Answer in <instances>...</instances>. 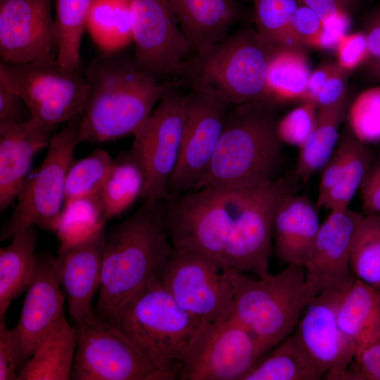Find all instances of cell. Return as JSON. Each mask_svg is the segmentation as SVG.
Wrapping results in <instances>:
<instances>
[{
  "label": "cell",
  "mask_w": 380,
  "mask_h": 380,
  "mask_svg": "<svg viewBox=\"0 0 380 380\" xmlns=\"http://www.w3.org/2000/svg\"><path fill=\"white\" fill-rule=\"evenodd\" d=\"M145 175L139 154L132 146L113 160L110 174L100 192L106 220L126 211L141 197Z\"/></svg>",
  "instance_id": "29"
},
{
  "label": "cell",
  "mask_w": 380,
  "mask_h": 380,
  "mask_svg": "<svg viewBox=\"0 0 380 380\" xmlns=\"http://www.w3.org/2000/svg\"><path fill=\"white\" fill-rule=\"evenodd\" d=\"M169 89L155 110L133 134V146L143 165L145 184L141 198L167 201L179 161L184 126V96Z\"/></svg>",
  "instance_id": "14"
},
{
  "label": "cell",
  "mask_w": 380,
  "mask_h": 380,
  "mask_svg": "<svg viewBox=\"0 0 380 380\" xmlns=\"http://www.w3.org/2000/svg\"><path fill=\"white\" fill-rule=\"evenodd\" d=\"M247 1H252V2H253V1H254V0H247Z\"/></svg>",
  "instance_id": "54"
},
{
  "label": "cell",
  "mask_w": 380,
  "mask_h": 380,
  "mask_svg": "<svg viewBox=\"0 0 380 380\" xmlns=\"http://www.w3.org/2000/svg\"><path fill=\"white\" fill-rule=\"evenodd\" d=\"M165 201L144 200L139 210L106 235L95 314L108 321L132 296L162 279L173 247Z\"/></svg>",
  "instance_id": "1"
},
{
  "label": "cell",
  "mask_w": 380,
  "mask_h": 380,
  "mask_svg": "<svg viewBox=\"0 0 380 380\" xmlns=\"http://www.w3.org/2000/svg\"><path fill=\"white\" fill-rule=\"evenodd\" d=\"M344 291H328L308 302L292 335L322 377L344 380L354 354L337 320Z\"/></svg>",
  "instance_id": "17"
},
{
  "label": "cell",
  "mask_w": 380,
  "mask_h": 380,
  "mask_svg": "<svg viewBox=\"0 0 380 380\" xmlns=\"http://www.w3.org/2000/svg\"><path fill=\"white\" fill-rule=\"evenodd\" d=\"M227 271L234 290L231 313L252 334L261 356L291 334L310 299L304 267L288 265L258 279Z\"/></svg>",
  "instance_id": "5"
},
{
  "label": "cell",
  "mask_w": 380,
  "mask_h": 380,
  "mask_svg": "<svg viewBox=\"0 0 380 380\" xmlns=\"http://www.w3.org/2000/svg\"><path fill=\"white\" fill-rule=\"evenodd\" d=\"M350 103L349 90L336 102L317 109V122L306 141L299 148L294 174L307 182L326 165L339 139V128Z\"/></svg>",
  "instance_id": "27"
},
{
  "label": "cell",
  "mask_w": 380,
  "mask_h": 380,
  "mask_svg": "<svg viewBox=\"0 0 380 380\" xmlns=\"http://www.w3.org/2000/svg\"><path fill=\"white\" fill-rule=\"evenodd\" d=\"M121 331L168 380L203 322L184 310L161 279L127 299L107 321Z\"/></svg>",
  "instance_id": "4"
},
{
  "label": "cell",
  "mask_w": 380,
  "mask_h": 380,
  "mask_svg": "<svg viewBox=\"0 0 380 380\" xmlns=\"http://www.w3.org/2000/svg\"><path fill=\"white\" fill-rule=\"evenodd\" d=\"M77 347L71 379L168 380L117 328L96 314L76 322Z\"/></svg>",
  "instance_id": "12"
},
{
  "label": "cell",
  "mask_w": 380,
  "mask_h": 380,
  "mask_svg": "<svg viewBox=\"0 0 380 380\" xmlns=\"http://www.w3.org/2000/svg\"><path fill=\"white\" fill-rule=\"evenodd\" d=\"M353 276L380 291V214L362 217L350 249Z\"/></svg>",
  "instance_id": "34"
},
{
  "label": "cell",
  "mask_w": 380,
  "mask_h": 380,
  "mask_svg": "<svg viewBox=\"0 0 380 380\" xmlns=\"http://www.w3.org/2000/svg\"><path fill=\"white\" fill-rule=\"evenodd\" d=\"M346 117L348 127L360 141H380V86L367 89L350 102Z\"/></svg>",
  "instance_id": "39"
},
{
  "label": "cell",
  "mask_w": 380,
  "mask_h": 380,
  "mask_svg": "<svg viewBox=\"0 0 380 380\" xmlns=\"http://www.w3.org/2000/svg\"><path fill=\"white\" fill-rule=\"evenodd\" d=\"M93 0H56L54 19L57 61L73 68L82 63L80 46Z\"/></svg>",
  "instance_id": "33"
},
{
  "label": "cell",
  "mask_w": 380,
  "mask_h": 380,
  "mask_svg": "<svg viewBox=\"0 0 380 380\" xmlns=\"http://www.w3.org/2000/svg\"><path fill=\"white\" fill-rule=\"evenodd\" d=\"M362 31L369 46L367 59L362 65L365 77L373 82H380V2L366 17Z\"/></svg>",
  "instance_id": "44"
},
{
  "label": "cell",
  "mask_w": 380,
  "mask_h": 380,
  "mask_svg": "<svg viewBox=\"0 0 380 380\" xmlns=\"http://www.w3.org/2000/svg\"><path fill=\"white\" fill-rule=\"evenodd\" d=\"M37 234L34 226L17 232L11 242L0 249V317L11 302L27 289L34 270Z\"/></svg>",
  "instance_id": "28"
},
{
  "label": "cell",
  "mask_w": 380,
  "mask_h": 380,
  "mask_svg": "<svg viewBox=\"0 0 380 380\" xmlns=\"http://www.w3.org/2000/svg\"><path fill=\"white\" fill-rule=\"evenodd\" d=\"M231 104L215 92L192 88L184 96L180 156L170 183V196L195 190L207 171Z\"/></svg>",
  "instance_id": "15"
},
{
  "label": "cell",
  "mask_w": 380,
  "mask_h": 380,
  "mask_svg": "<svg viewBox=\"0 0 380 380\" xmlns=\"http://www.w3.org/2000/svg\"><path fill=\"white\" fill-rule=\"evenodd\" d=\"M253 18L258 33L267 42L284 47L297 0H254Z\"/></svg>",
  "instance_id": "38"
},
{
  "label": "cell",
  "mask_w": 380,
  "mask_h": 380,
  "mask_svg": "<svg viewBox=\"0 0 380 380\" xmlns=\"http://www.w3.org/2000/svg\"><path fill=\"white\" fill-rule=\"evenodd\" d=\"M322 374L292 335L258 357L241 380H318Z\"/></svg>",
  "instance_id": "32"
},
{
  "label": "cell",
  "mask_w": 380,
  "mask_h": 380,
  "mask_svg": "<svg viewBox=\"0 0 380 380\" xmlns=\"http://www.w3.org/2000/svg\"><path fill=\"white\" fill-rule=\"evenodd\" d=\"M60 284L56 258H37L18 322L11 329L18 350V372L64 314L65 297Z\"/></svg>",
  "instance_id": "19"
},
{
  "label": "cell",
  "mask_w": 380,
  "mask_h": 380,
  "mask_svg": "<svg viewBox=\"0 0 380 380\" xmlns=\"http://www.w3.org/2000/svg\"><path fill=\"white\" fill-rule=\"evenodd\" d=\"M360 190L363 209L380 214V153L371 164Z\"/></svg>",
  "instance_id": "48"
},
{
  "label": "cell",
  "mask_w": 380,
  "mask_h": 380,
  "mask_svg": "<svg viewBox=\"0 0 380 380\" xmlns=\"http://www.w3.org/2000/svg\"><path fill=\"white\" fill-rule=\"evenodd\" d=\"M350 74V72L341 68L338 65L336 66L317 96L316 104L318 108L336 102L348 91Z\"/></svg>",
  "instance_id": "49"
},
{
  "label": "cell",
  "mask_w": 380,
  "mask_h": 380,
  "mask_svg": "<svg viewBox=\"0 0 380 380\" xmlns=\"http://www.w3.org/2000/svg\"><path fill=\"white\" fill-rule=\"evenodd\" d=\"M0 88L18 94L31 118L56 126L82 113L88 83L82 63L65 68L50 55L26 63L1 61Z\"/></svg>",
  "instance_id": "8"
},
{
  "label": "cell",
  "mask_w": 380,
  "mask_h": 380,
  "mask_svg": "<svg viewBox=\"0 0 380 380\" xmlns=\"http://www.w3.org/2000/svg\"><path fill=\"white\" fill-rule=\"evenodd\" d=\"M51 0H0L1 61L26 63L51 55Z\"/></svg>",
  "instance_id": "20"
},
{
  "label": "cell",
  "mask_w": 380,
  "mask_h": 380,
  "mask_svg": "<svg viewBox=\"0 0 380 380\" xmlns=\"http://www.w3.org/2000/svg\"><path fill=\"white\" fill-rule=\"evenodd\" d=\"M354 367L344 380H380V336L365 347L354 357Z\"/></svg>",
  "instance_id": "45"
},
{
  "label": "cell",
  "mask_w": 380,
  "mask_h": 380,
  "mask_svg": "<svg viewBox=\"0 0 380 380\" xmlns=\"http://www.w3.org/2000/svg\"><path fill=\"white\" fill-rule=\"evenodd\" d=\"M180 27L197 57L229 36L243 9L237 0H172Z\"/></svg>",
  "instance_id": "23"
},
{
  "label": "cell",
  "mask_w": 380,
  "mask_h": 380,
  "mask_svg": "<svg viewBox=\"0 0 380 380\" xmlns=\"http://www.w3.org/2000/svg\"><path fill=\"white\" fill-rule=\"evenodd\" d=\"M337 320L355 357L380 336V291L355 277L342 295Z\"/></svg>",
  "instance_id": "25"
},
{
  "label": "cell",
  "mask_w": 380,
  "mask_h": 380,
  "mask_svg": "<svg viewBox=\"0 0 380 380\" xmlns=\"http://www.w3.org/2000/svg\"><path fill=\"white\" fill-rule=\"evenodd\" d=\"M248 191L203 188L170 196L165 220L173 248L203 254L224 266Z\"/></svg>",
  "instance_id": "7"
},
{
  "label": "cell",
  "mask_w": 380,
  "mask_h": 380,
  "mask_svg": "<svg viewBox=\"0 0 380 380\" xmlns=\"http://www.w3.org/2000/svg\"><path fill=\"white\" fill-rule=\"evenodd\" d=\"M350 13L340 12L322 21V29L312 48L319 49H336L340 40L347 34L350 27Z\"/></svg>",
  "instance_id": "46"
},
{
  "label": "cell",
  "mask_w": 380,
  "mask_h": 380,
  "mask_svg": "<svg viewBox=\"0 0 380 380\" xmlns=\"http://www.w3.org/2000/svg\"><path fill=\"white\" fill-rule=\"evenodd\" d=\"M134 60L158 78L184 75V59L191 49L182 32L172 0H131Z\"/></svg>",
  "instance_id": "16"
},
{
  "label": "cell",
  "mask_w": 380,
  "mask_h": 380,
  "mask_svg": "<svg viewBox=\"0 0 380 380\" xmlns=\"http://www.w3.org/2000/svg\"><path fill=\"white\" fill-rule=\"evenodd\" d=\"M18 350L12 329L0 317V380H18Z\"/></svg>",
  "instance_id": "47"
},
{
  "label": "cell",
  "mask_w": 380,
  "mask_h": 380,
  "mask_svg": "<svg viewBox=\"0 0 380 380\" xmlns=\"http://www.w3.org/2000/svg\"><path fill=\"white\" fill-rule=\"evenodd\" d=\"M312 71L305 48L281 47L269 65L266 89L272 103L302 101Z\"/></svg>",
  "instance_id": "30"
},
{
  "label": "cell",
  "mask_w": 380,
  "mask_h": 380,
  "mask_svg": "<svg viewBox=\"0 0 380 380\" xmlns=\"http://www.w3.org/2000/svg\"><path fill=\"white\" fill-rule=\"evenodd\" d=\"M106 235L103 227L84 241L59 251L56 258L69 312L76 322L95 315L92 302L100 288Z\"/></svg>",
  "instance_id": "22"
},
{
  "label": "cell",
  "mask_w": 380,
  "mask_h": 380,
  "mask_svg": "<svg viewBox=\"0 0 380 380\" xmlns=\"http://www.w3.org/2000/svg\"><path fill=\"white\" fill-rule=\"evenodd\" d=\"M88 92L79 142H103L135 131L163 95L177 84L164 83L134 59L115 53L94 58L86 72Z\"/></svg>",
  "instance_id": "2"
},
{
  "label": "cell",
  "mask_w": 380,
  "mask_h": 380,
  "mask_svg": "<svg viewBox=\"0 0 380 380\" xmlns=\"http://www.w3.org/2000/svg\"><path fill=\"white\" fill-rule=\"evenodd\" d=\"M336 63L343 69L352 72L366 62L369 54L368 41L362 30L346 34L336 47Z\"/></svg>",
  "instance_id": "43"
},
{
  "label": "cell",
  "mask_w": 380,
  "mask_h": 380,
  "mask_svg": "<svg viewBox=\"0 0 380 380\" xmlns=\"http://www.w3.org/2000/svg\"><path fill=\"white\" fill-rule=\"evenodd\" d=\"M275 104L262 101L229 111L208 168L196 189L246 191L278 177L283 159ZM195 189V190H196Z\"/></svg>",
  "instance_id": "3"
},
{
  "label": "cell",
  "mask_w": 380,
  "mask_h": 380,
  "mask_svg": "<svg viewBox=\"0 0 380 380\" xmlns=\"http://www.w3.org/2000/svg\"><path fill=\"white\" fill-rule=\"evenodd\" d=\"M375 157L368 144L354 137L349 158L339 180L322 200L317 202V208L329 210L348 208Z\"/></svg>",
  "instance_id": "36"
},
{
  "label": "cell",
  "mask_w": 380,
  "mask_h": 380,
  "mask_svg": "<svg viewBox=\"0 0 380 380\" xmlns=\"http://www.w3.org/2000/svg\"><path fill=\"white\" fill-rule=\"evenodd\" d=\"M77 347V331L63 315L18 372V380L71 379Z\"/></svg>",
  "instance_id": "26"
},
{
  "label": "cell",
  "mask_w": 380,
  "mask_h": 380,
  "mask_svg": "<svg viewBox=\"0 0 380 380\" xmlns=\"http://www.w3.org/2000/svg\"><path fill=\"white\" fill-rule=\"evenodd\" d=\"M322 27V20L308 6L298 4L292 18L284 47H310Z\"/></svg>",
  "instance_id": "41"
},
{
  "label": "cell",
  "mask_w": 380,
  "mask_h": 380,
  "mask_svg": "<svg viewBox=\"0 0 380 380\" xmlns=\"http://www.w3.org/2000/svg\"><path fill=\"white\" fill-rule=\"evenodd\" d=\"M23 104L25 103L18 94L0 88V120L24 122Z\"/></svg>",
  "instance_id": "51"
},
{
  "label": "cell",
  "mask_w": 380,
  "mask_h": 380,
  "mask_svg": "<svg viewBox=\"0 0 380 380\" xmlns=\"http://www.w3.org/2000/svg\"><path fill=\"white\" fill-rule=\"evenodd\" d=\"M330 211L321 223L304 266L310 298L324 291H345L355 279L350 268V249L362 216L348 207Z\"/></svg>",
  "instance_id": "18"
},
{
  "label": "cell",
  "mask_w": 380,
  "mask_h": 380,
  "mask_svg": "<svg viewBox=\"0 0 380 380\" xmlns=\"http://www.w3.org/2000/svg\"><path fill=\"white\" fill-rule=\"evenodd\" d=\"M337 65L336 61H326L311 72L302 102L310 101L316 104V99L320 89Z\"/></svg>",
  "instance_id": "50"
},
{
  "label": "cell",
  "mask_w": 380,
  "mask_h": 380,
  "mask_svg": "<svg viewBox=\"0 0 380 380\" xmlns=\"http://www.w3.org/2000/svg\"><path fill=\"white\" fill-rule=\"evenodd\" d=\"M320 225L317 206L308 196L293 193L285 197L277 210L273 225L279 258L287 265L304 267Z\"/></svg>",
  "instance_id": "24"
},
{
  "label": "cell",
  "mask_w": 380,
  "mask_h": 380,
  "mask_svg": "<svg viewBox=\"0 0 380 380\" xmlns=\"http://www.w3.org/2000/svg\"><path fill=\"white\" fill-rule=\"evenodd\" d=\"M279 47L251 27L239 29L205 56L187 61L193 88L212 91L231 105L270 102L266 89L270 63ZM271 103V102H270Z\"/></svg>",
  "instance_id": "6"
},
{
  "label": "cell",
  "mask_w": 380,
  "mask_h": 380,
  "mask_svg": "<svg viewBox=\"0 0 380 380\" xmlns=\"http://www.w3.org/2000/svg\"><path fill=\"white\" fill-rule=\"evenodd\" d=\"M55 126L33 118L0 120V210L6 209L30 174L33 159L49 146Z\"/></svg>",
  "instance_id": "21"
},
{
  "label": "cell",
  "mask_w": 380,
  "mask_h": 380,
  "mask_svg": "<svg viewBox=\"0 0 380 380\" xmlns=\"http://www.w3.org/2000/svg\"><path fill=\"white\" fill-rule=\"evenodd\" d=\"M340 4L346 11L350 13L357 7L360 0H336Z\"/></svg>",
  "instance_id": "53"
},
{
  "label": "cell",
  "mask_w": 380,
  "mask_h": 380,
  "mask_svg": "<svg viewBox=\"0 0 380 380\" xmlns=\"http://www.w3.org/2000/svg\"><path fill=\"white\" fill-rule=\"evenodd\" d=\"M354 137L349 127H346L340 137L337 148L324 167L317 202L322 200L339 180L349 158Z\"/></svg>",
  "instance_id": "42"
},
{
  "label": "cell",
  "mask_w": 380,
  "mask_h": 380,
  "mask_svg": "<svg viewBox=\"0 0 380 380\" xmlns=\"http://www.w3.org/2000/svg\"><path fill=\"white\" fill-rule=\"evenodd\" d=\"M299 182L293 173L248 191L226 251L224 267L259 277L270 273L275 213L285 197L296 193Z\"/></svg>",
  "instance_id": "11"
},
{
  "label": "cell",
  "mask_w": 380,
  "mask_h": 380,
  "mask_svg": "<svg viewBox=\"0 0 380 380\" xmlns=\"http://www.w3.org/2000/svg\"><path fill=\"white\" fill-rule=\"evenodd\" d=\"M113 164L110 155L102 149L94 150L87 156L73 160L66 175L65 203L99 195Z\"/></svg>",
  "instance_id": "37"
},
{
  "label": "cell",
  "mask_w": 380,
  "mask_h": 380,
  "mask_svg": "<svg viewBox=\"0 0 380 380\" xmlns=\"http://www.w3.org/2000/svg\"><path fill=\"white\" fill-rule=\"evenodd\" d=\"M106 222L99 195L65 203L56 230L61 241L59 251L87 239Z\"/></svg>",
  "instance_id": "35"
},
{
  "label": "cell",
  "mask_w": 380,
  "mask_h": 380,
  "mask_svg": "<svg viewBox=\"0 0 380 380\" xmlns=\"http://www.w3.org/2000/svg\"><path fill=\"white\" fill-rule=\"evenodd\" d=\"M81 122L82 113L52 136L42 163L29 174L18 195L13 213L1 229V240L31 225L56 232L65 203L66 175L80 144Z\"/></svg>",
  "instance_id": "9"
},
{
  "label": "cell",
  "mask_w": 380,
  "mask_h": 380,
  "mask_svg": "<svg viewBox=\"0 0 380 380\" xmlns=\"http://www.w3.org/2000/svg\"><path fill=\"white\" fill-rule=\"evenodd\" d=\"M161 281L177 304L201 322H215L232 312L227 267L203 254L173 248Z\"/></svg>",
  "instance_id": "13"
},
{
  "label": "cell",
  "mask_w": 380,
  "mask_h": 380,
  "mask_svg": "<svg viewBox=\"0 0 380 380\" xmlns=\"http://www.w3.org/2000/svg\"><path fill=\"white\" fill-rule=\"evenodd\" d=\"M297 1L313 10L322 21L340 12H348L336 0H297Z\"/></svg>",
  "instance_id": "52"
},
{
  "label": "cell",
  "mask_w": 380,
  "mask_h": 380,
  "mask_svg": "<svg viewBox=\"0 0 380 380\" xmlns=\"http://www.w3.org/2000/svg\"><path fill=\"white\" fill-rule=\"evenodd\" d=\"M260 356L250 331L232 313L203 322L179 365L180 380H241Z\"/></svg>",
  "instance_id": "10"
},
{
  "label": "cell",
  "mask_w": 380,
  "mask_h": 380,
  "mask_svg": "<svg viewBox=\"0 0 380 380\" xmlns=\"http://www.w3.org/2000/svg\"><path fill=\"white\" fill-rule=\"evenodd\" d=\"M86 28L103 53H115L133 42L131 0H93Z\"/></svg>",
  "instance_id": "31"
},
{
  "label": "cell",
  "mask_w": 380,
  "mask_h": 380,
  "mask_svg": "<svg viewBox=\"0 0 380 380\" xmlns=\"http://www.w3.org/2000/svg\"><path fill=\"white\" fill-rule=\"evenodd\" d=\"M317 109L315 103L305 101L279 119L277 132L281 141L300 148L315 128Z\"/></svg>",
  "instance_id": "40"
}]
</instances>
